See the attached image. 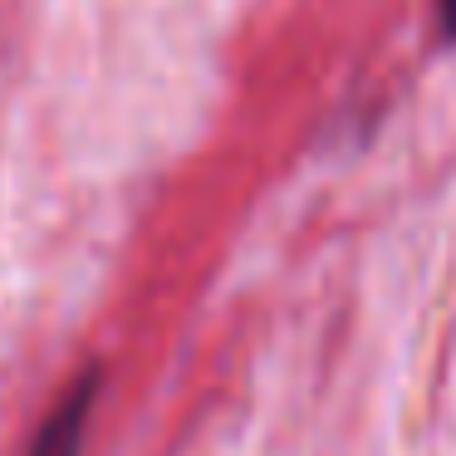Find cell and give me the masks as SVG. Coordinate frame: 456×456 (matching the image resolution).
<instances>
[{"instance_id": "1", "label": "cell", "mask_w": 456, "mask_h": 456, "mask_svg": "<svg viewBox=\"0 0 456 456\" xmlns=\"http://www.w3.org/2000/svg\"><path fill=\"white\" fill-rule=\"evenodd\" d=\"M94 397H99V368H84V373L69 383V393L50 407L40 436L30 442L25 456H79L84 432H89V417H94Z\"/></svg>"}, {"instance_id": "2", "label": "cell", "mask_w": 456, "mask_h": 456, "mask_svg": "<svg viewBox=\"0 0 456 456\" xmlns=\"http://www.w3.org/2000/svg\"><path fill=\"white\" fill-rule=\"evenodd\" d=\"M442 25H446V35L456 40V0H442Z\"/></svg>"}]
</instances>
